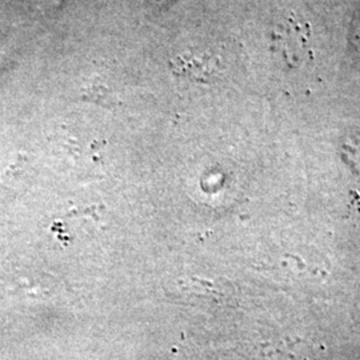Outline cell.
<instances>
[{"instance_id": "1", "label": "cell", "mask_w": 360, "mask_h": 360, "mask_svg": "<svg viewBox=\"0 0 360 360\" xmlns=\"http://www.w3.org/2000/svg\"><path fill=\"white\" fill-rule=\"evenodd\" d=\"M174 72L180 77L206 80L219 72L218 59L207 52L188 51L172 60Z\"/></svg>"}]
</instances>
